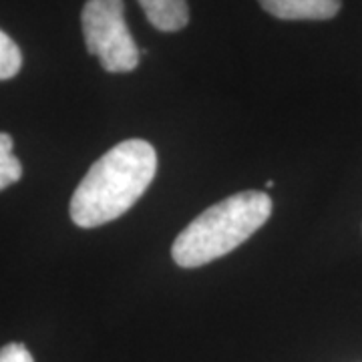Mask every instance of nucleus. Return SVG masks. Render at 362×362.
I'll list each match as a JSON object with an SVG mask.
<instances>
[{
    "label": "nucleus",
    "instance_id": "nucleus-4",
    "mask_svg": "<svg viewBox=\"0 0 362 362\" xmlns=\"http://www.w3.org/2000/svg\"><path fill=\"white\" fill-rule=\"evenodd\" d=\"M259 6L280 21H330L334 18L342 0H258Z\"/></svg>",
    "mask_w": 362,
    "mask_h": 362
},
{
    "label": "nucleus",
    "instance_id": "nucleus-2",
    "mask_svg": "<svg viewBox=\"0 0 362 362\" xmlns=\"http://www.w3.org/2000/svg\"><path fill=\"white\" fill-rule=\"evenodd\" d=\"M272 199L264 192H240L202 211L175 238L171 256L181 268H199L230 254L270 220Z\"/></svg>",
    "mask_w": 362,
    "mask_h": 362
},
{
    "label": "nucleus",
    "instance_id": "nucleus-5",
    "mask_svg": "<svg viewBox=\"0 0 362 362\" xmlns=\"http://www.w3.org/2000/svg\"><path fill=\"white\" fill-rule=\"evenodd\" d=\"M147 21L161 33H177L189 23L187 0H137Z\"/></svg>",
    "mask_w": 362,
    "mask_h": 362
},
{
    "label": "nucleus",
    "instance_id": "nucleus-1",
    "mask_svg": "<svg viewBox=\"0 0 362 362\" xmlns=\"http://www.w3.org/2000/svg\"><path fill=\"white\" fill-rule=\"evenodd\" d=\"M157 171L153 145L127 139L99 157L71 197V220L78 228H99L121 218L141 197Z\"/></svg>",
    "mask_w": 362,
    "mask_h": 362
},
{
    "label": "nucleus",
    "instance_id": "nucleus-6",
    "mask_svg": "<svg viewBox=\"0 0 362 362\" xmlns=\"http://www.w3.org/2000/svg\"><path fill=\"white\" fill-rule=\"evenodd\" d=\"M23 177V165L13 156V137L0 131V189Z\"/></svg>",
    "mask_w": 362,
    "mask_h": 362
},
{
    "label": "nucleus",
    "instance_id": "nucleus-7",
    "mask_svg": "<svg viewBox=\"0 0 362 362\" xmlns=\"http://www.w3.org/2000/svg\"><path fill=\"white\" fill-rule=\"evenodd\" d=\"M23 66V54L18 45L4 30H0V81L18 75Z\"/></svg>",
    "mask_w": 362,
    "mask_h": 362
},
{
    "label": "nucleus",
    "instance_id": "nucleus-3",
    "mask_svg": "<svg viewBox=\"0 0 362 362\" xmlns=\"http://www.w3.org/2000/svg\"><path fill=\"white\" fill-rule=\"evenodd\" d=\"M83 37L90 54L107 73H131L139 65V49L125 23L123 0H87L81 13Z\"/></svg>",
    "mask_w": 362,
    "mask_h": 362
},
{
    "label": "nucleus",
    "instance_id": "nucleus-8",
    "mask_svg": "<svg viewBox=\"0 0 362 362\" xmlns=\"http://www.w3.org/2000/svg\"><path fill=\"white\" fill-rule=\"evenodd\" d=\"M0 362H35V358L25 344L11 342V344L0 349Z\"/></svg>",
    "mask_w": 362,
    "mask_h": 362
}]
</instances>
